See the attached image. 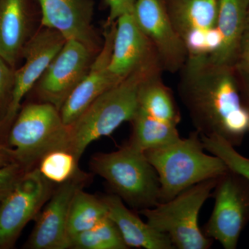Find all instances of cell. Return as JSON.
<instances>
[{"mask_svg": "<svg viewBox=\"0 0 249 249\" xmlns=\"http://www.w3.org/2000/svg\"><path fill=\"white\" fill-rule=\"evenodd\" d=\"M107 27L104 43L91 62L89 71L60 108L62 121L67 126L71 125L96 98L118 84L109 69L116 23Z\"/></svg>", "mask_w": 249, "mask_h": 249, "instance_id": "14", "label": "cell"}, {"mask_svg": "<svg viewBox=\"0 0 249 249\" xmlns=\"http://www.w3.org/2000/svg\"><path fill=\"white\" fill-rule=\"evenodd\" d=\"M7 142L16 163L27 172L37 168L49 152H70V127L53 105L31 103L19 109L10 127Z\"/></svg>", "mask_w": 249, "mask_h": 249, "instance_id": "5", "label": "cell"}, {"mask_svg": "<svg viewBox=\"0 0 249 249\" xmlns=\"http://www.w3.org/2000/svg\"><path fill=\"white\" fill-rule=\"evenodd\" d=\"M133 14L153 46L162 69L172 73L181 70L188 59V52L161 0H137Z\"/></svg>", "mask_w": 249, "mask_h": 249, "instance_id": "12", "label": "cell"}, {"mask_svg": "<svg viewBox=\"0 0 249 249\" xmlns=\"http://www.w3.org/2000/svg\"><path fill=\"white\" fill-rule=\"evenodd\" d=\"M78 159L67 150L49 152L39 162L37 168L47 180L55 185L71 178L78 171Z\"/></svg>", "mask_w": 249, "mask_h": 249, "instance_id": "24", "label": "cell"}, {"mask_svg": "<svg viewBox=\"0 0 249 249\" xmlns=\"http://www.w3.org/2000/svg\"><path fill=\"white\" fill-rule=\"evenodd\" d=\"M163 5L182 40L191 31L216 27L219 0H165Z\"/></svg>", "mask_w": 249, "mask_h": 249, "instance_id": "19", "label": "cell"}, {"mask_svg": "<svg viewBox=\"0 0 249 249\" xmlns=\"http://www.w3.org/2000/svg\"><path fill=\"white\" fill-rule=\"evenodd\" d=\"M70 249H127L128 247L124 242L115 223L107 215L92 229L72 237Z\"/></svg>", "mask_w": 249, "mask_h": 249, "instance_id": "23", "label": "cell"}, {"mask_svg": "<svg viewBox=\"0 0 249 249\" xmlns=\"http://www.w3.org/2000/svg\"><path fill=\"white\" fill-rule=\"evenodd\" d=\"M107 215V208L102 197L86 193L84 188L78 190L72 199L67 220V233L70 245L72 237L92 229Z\"/></svg>", "mask_w": 249, "mask_h": 249, "instance_id": "22", "label": "cell"}, {"mask_svg": "<svg viewBox=\"0 0 249 249\" xmlns=\"http://www.w3.org/2000/svg\"><path fill=\"white\" fill-rule=\"evenodd\" d=\"M249 0H219L216 27L222 37L217 52L208 59L218 66L232 67L241 53Z\"/></svg>", "mask_w": 249, "mask_h": 249, "instance_id": "17", "label": "cell"}, {"mask_svg": "<svg viewBox=\"0 0 249 249\" xmlns=\"http://www.w3.org/2000/svg\"><path fill=\"white\" fill-rule=\"evenodd\" d=\"M27 0H0V56L16 69L30 38Z\"/></svg>", "mask_w": 249, "mask_h": 249, "instance_id": "18", "label": "cell"}, {"mask_svg": "<svg viewBox=\"0 0 249 249\" xmlns=\"http://www.w3.org/2000/svg\"><path fill=\"white\" fill-rule=\"evenodd\" d=\"M42 27L58 31L66 40H74L99 52L92 27L91 0H38Z\"/></svg>", "mask_w": 249, "mask_h": 249, "instance_id": "13", "label": "cell"}, {"mask_svg": "<svg viewBox=\"0 0 249 249\" xmlns=\"http://www.w3.org/2000/svg\"><path fill=\"white\" fill-rule=\"evenodd\" d=\"M197 131L188 138L144 152L160 183V200H170L196 183L218 178L229 168L217 156L206 153Z\"/></svg>", "mask_w": 249, "mask_h": 249, "instance_id": "3", "label": "cell"}, {"mask_svg": "<svg viewBox=\"0 0 249 249\" xmlns=\"http://www.w3.org/2000/svg\"><path fill=\"white\" fill-rule=\"evenodd\" d=\"M231 68L208 57L188 58L178 91L196 131L238 147L249 132V111Z\"/></svg>", "mask_w": 249, "mask_h": 249, "instance_id": "1", "label": "cell"}, {"mask_svg": "<svg viewBox=\"0 0 249 249\" xmlns=\"http://www.w3.org/2000/svg\"><path fill=\"white\" fill-rule=\"evenodd\" d=\"M211 196L213 210L203 232L224 249H235L249 223V181L228 169L217 178Z\"/></svg>", "mask_w": 249, "mask_h": 249, "instance_id": "7", "label": "cell"}, {"mask_svg": "<svg viewBox=\"0 0 249 249\" xmlns=\"http://www.w3.org/2000/svg\"><path fill=\"white\" fill-rule=\"evenodd\" d=\"M91 179L90 174L79 168L71 178L55 187L35 219V226L24 249H70L67 225L72 199L75 193L85 188Z\"/></svg>", "mask_w": 249, "mask_h": 249, "instance_id": "9", "label": "cell"}, {"mask_svg": "<svg viewBox=\"0 0 249 249\" xmlns=\"http://www.w3.org/2000/svg\"><path fill=\"white\" fill-rule=\"evenodd\" d=\"M217 178L191 186L176 196L157 206L139 211L150 227L166 234L175 249H208L213 240L199 226V213L212 196Z\"/></svg>", "mask_w": 249, "mask_h": 249, "instance_id": "6", "label": "cell"}, {"mask_svg": "<svg viewBox=\"0 0 249 249\" xmlns=\"http://www.w3.org/2000/svg\"><path fill=\"white\" fill-rule=\"evenodd\" d=\"M93 53L82 42L67 40L34 86L40 102L53 105L60 111L89 71Z\"/></svg>", "mask_w": 249, "mask_h": 249, "instance_id": "11", "label": "cell"}, {"mask_svg": "<svg viewBox=\"0 0 249 249\" xmlns=\"http://www.w3.org/2000/svg\"><path fill=\"white\" fill-rule=\"evenodd\" d=\"M249 50V3L247 9V18H246L245 31H244L243 38H242V46H241V54L244 55Z\"/></svg>", "mask_w": 249, "mask_h": 249, "instance_id": "31", "label": "cell"}, {"mask_svg": "<svg viewBox=\"0 0 249 249\" xmlns=\"http://www.w3.org/2000/svg\"><path fill=\"white\" fill-rule=\"evenodd\" d=\"M130 122L132 132L127 142L143 152L167 145L180 137L176 124L156 120L138 109Z\"/></svg>", "mask_w": 249, "mask_h": 249, "instance_id": "21", "label": "cell"}, {"mask_svg": "<svg viewBox=\"0 0 249 249\" xmlns=\"http://www.w3.org/2000/svg\"><path fill=\"white\" fill-rule=\"evenodd\" d=\"M7 135L8 132L0 127V169L16 163L12 149L8 145Z\"/></svg>", "mask_w": 249, "mask_h": 249, "instance_id": "29", "label": "cell"}, {"mask_svg": "<svg viewBox=\"0 0 249 249\" xmlns=\"http://www.w3.org/2000/svg\"><path fill=\"white\" fill-rule=\"evenodd\" d=\"M162 70L158 59L145 64L96 98L69 126L70 152L78 160L91 142L110 135L121 124L132 120L138 109L141 84Z\"/></svg>", "mask_w": 249, "mask_h": 249, "instance_id": "2", "label": "cell"}, {"mask_svg": "<svg viewBox=\"0 0 249 249\" xmlns=\"http://www.w3.org/2000/svg\"><path fill=\"white\" fill-rule=\"evenodd\" d=\"M66 40L58 31L45 27L31 36L22 51L24 64L15 70L11 101L0 123L1 127L9 130L20 109L23 98L34 88Z\"/></svg>", "mask_w": 249, "mask_h": 249, "instance_id": "10", "label": "cell"}, {"mask_svg": "<svg viewBox=\"0 0 249 249\" xmlns=\"http://www.w3.org/2000/svg\"><path fill=\"white\" fill-rule=\"evenodd\" d=\"M109 6V14L107 26L116 23L124 15L133 14L137 0H106Z\"/></svg>", "mask_w": 249, "mask_h": 249, "instance_id": "28", "label": "cell"}, {"mask_svg": "<svg viewBox=\"0 0 249 249\" xmlns=\"http://www.w3.org/2000/svg\"><path fill=\"white\" fill-rule=\"evenodd\" d=\"M242 57L247 60V62H248L249 65V50L247 51V52L242 55Z\"/></svg>", "mask_w": 249, "mask_h": 249, "instance_id": "32", "label": "cell"}, {"mask_svg": "<svg viewBox=\"0 0 249 249\" xmlns=\"http://www.w3.org/2000/svg\"><path fill=\"white\" fill-rule=\"evenodd\" d=\"M201 135V134H200ZM206 151L221 159L229 169L240 174L249 181V158L241 155L235 147L217 136H201Z\"/></svg>", "mask_w": 249, "mask_h": 249, "instance_id": "25", "label": "cell"}, {"mask_svg": "<svg viewBox=\"0 0 249 249\" xmlns=\"http://www.w3.org/2000/svg\"><path fill=\"white\" fill-rule=\"evenodd\" d=\"M55 187L37 168L24 173L0 201V249L14 247L23 229L35 220Z\"/></svg>", "mask_w": 249, "mask_h": 249, "instance_id": "8", "label": "cell"}, {"mask_svg": "<svg viewBox=\"0 0 249 249\" xmlns=\"http://www.w3.org/2000/svg\"><path fill=\"white\" fill-rule=\"evenodd\" d=\"M24 173L22 167L16 163L0 169V201L9 194Z\"/></svg>", "mask_w": 249, "mask_h": 249, "instance_id": "27", "label": "cell"}, {"mask_svg": "<svg viewBox=\"0 0 249 249\" xmlns=\"http://www.w3.org/2000/svg\"><path fill=\"white\" fill-rule=\"evenodd\" d=\"M244 104H245L246 107H247V109H248L249 111V93H248V96H247V101H246V102H245V103H244Z\"/></svg>", "mask_w": 249, "mask_h": 249, "instance_id": "33", "label": "cell"}, {"mask_svg": "<svg viewBox=\"0 0 249 249\" xmlns=\"http://www.w3.org/2000/svg\"><path fill=\"white\" fill-rule=\"evenodd\" d=\"M90 168L107 181L114 194L134 209H150L160 202L157 172L144 152L128 142L116 151L93 155Z\"/></svg>", "mask_w": 249, "mask_h": 249, "instance_id": "4", "label": "cell"}, {"mask_svg": "<svg viewBox=\"0 0 249 249\" xmlns=\"http://www.w3.org/2000/svg\"><path fill=\"white\" fill-rule=\"evenodd\" d=\"M206 47L209 55L217 52L222 43V37L217 27L211 28L206 33Z\"/></svg>", "mask_w": 249, "mask_h": 249, "instance_id": "30", "label": "cell"}, {"mask_svg": "<svg viewBox=\"0 0 249 249\" xmlns=\"http://www.w3.org/2000/svg\"><path fill=\"white\" fill-rule=\"evenodd\" d=\"M156 59L159 60L155 49L139 27L134 14L119 18L116 22L109 65L116 83H120L141 67Z\"/></svg>", "mask_w": 249, "mask_h": 249, "instance_id": "15", "label": "cell"}, {"mask_svg": "<svg viewBox=\"0 0 249 249\" xmlns=\"http://www.w3.org/2000/svg\"><path fill=\"white\" fill-rule=\"evenodd\" d=\"M108 216L115 223L126 245L145 249H174L170 237L144 222L114 193L101 196Z\"/></svg>", "mask_w": 249, "mask_h": 249, "instance_id": "16", "label": "cell"}, {"mask_svg": "<svg viewBox=\"0 0 249 249\" xmlns=\"http://www.w3.org/2000/svg\"><path fill=\"white\" fill-rule=\"evenodd\" d=\"M15 70L0 56V123L6 115L12 96Z\"/></svg>", "mask_w": 249, "mask_h": 249, "instance_id": "26", "label": "cell"}, {"mask_svg": "<svg viewBox=\"0 0 249 249\" xmlns=\"http://www.w3.org/2000/svg\"><path fill=\"white\" fill-rule=\"evenodd\" d=\"M137 109L156 120L176 125L179 123V111L173 95L160 80V72L141 84Z\"/></svg>", "mask_w": 249, "mask_h": 249, "instance_id": "20", "label": "cell"}]
</instances>
